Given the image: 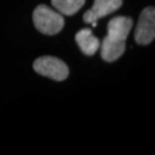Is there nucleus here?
I'll list each match as a JSON object with an SVG mask.
<instances>
[{
  "label": "nucleus",
  "instance_id": "f257e3e1",
  "mask_svg": "<svg viewBox=\"0 0 155 155\" xmlns=\"http://www.w3.org/2000/svg\"><path fill=\"white\" fill-rule=\"evenodd\" d=\"M32 19L36 29L46 35H57L64 25V19L60 12L42 4L35 9Z\"/></svg>",
  "mask_w": 155,
  "mask_h": 155
},
{
  "label": "nucleus",
  "instance_id": "f03ea898",
  "mask_svg": "<svg viewBox=\"0 0 155 155\" xmlns=\"http://www.w3.org/2000/svg\"><path fill=\"white\" fill-rule=\"evenodd\" d=\"M33 70L43 77L54 81H64L69 76V68L63 61L58 58L45 55L33 63Z\"/></svg>",
  "mask_w": 155,
  "mask_h": 155
},
{
  "label": "nucleus",
  "instance_id": "7ed1b4c3",
  "mask_svg": "<svg viewBox=\"0 0 155 155\" xmlns=\"http://www.w3.org/2000/svg\"><path fill=\"white\" fill-rule=\"evenodd\" d=\"M155 38V9L146 7L141 12L135 32V40L138 45H146Z\"/></svg>",
  "mask_w": 155,
  "mask_h": 155
},
{
  "label": "nucleus",
  "instance_id": "20e7f679",
  "mask_svg": "<svg viewBox=\"0 0 155 155\" xmlns=\"http://www.w3.org/2000/svg\"><path fill=\"white\" fill-rule=\"evenodd\" d=\"M122 5V0H95L92 8L84 14V21L97 26V21L118 10Z\"/></svg>",
  "mask_w": 155,
  "mask_h": 155
},
{
  "label": "nucleus",
  "instance_id": "39448f33",
  "mask_svg": "<svg viewBox=\"0 0 155 155\" xmlns=\"http://www.w3.org/2000/svg\"><path fill=\"white\" fill-rule=\"evenodd\" d=\"M101 57L108 63L118 60L126 49V40L106 35L100 45Z\"/></svg>",
  "mask_w": 155,
  "mask_h": 155
},
{
  "label": "nucleus",
  "instance_id": "423d86ee",
  "mask_svg": "<svg viewBox=\"0 0 155 155\" xmlns=\"http://www.w3.org/2000/svg\"><path fill=\"white\" fill-rule=\"evenodd\" d=\"M76 41L83 54L87 55L95 54L100 48L101 45L99 38L93 35L90 28H83L79 30L76 35Z\"/></svg>",
  "mask_w": 155,
  "mask_h": 155
},
{
  "label": "nucleus",
  "instance_id": "0eeeda50",
  "mask_svg": "<svg viewBox=\"0 0 155 155\" xmlns=\"http://www.w3.org/2000/svg\"><path fill=\"white\" fill-rule=\"evenodd\" d=\"M133 26V20L130 17L116 16L108 23V35L126 40Z\"/></svg>",
  "mask_w": 155,
  "mask_h": 155
},
{
  "label": "nucleus",
  "instance_id": "6e6552de",
  "mask_svg": "<svg viewBox=\"0 0 155 155\" xmlns=\"http://www.w3.org/2000/svg\"><path fill=\"white\" fill-rule=\"evenodd\" d=\"M86 0H51L54 9L61 14L74 15L85 4Z\"/></svg>",
  "mask_w": 155,
  "mask_h": 155
}]
</instances>
